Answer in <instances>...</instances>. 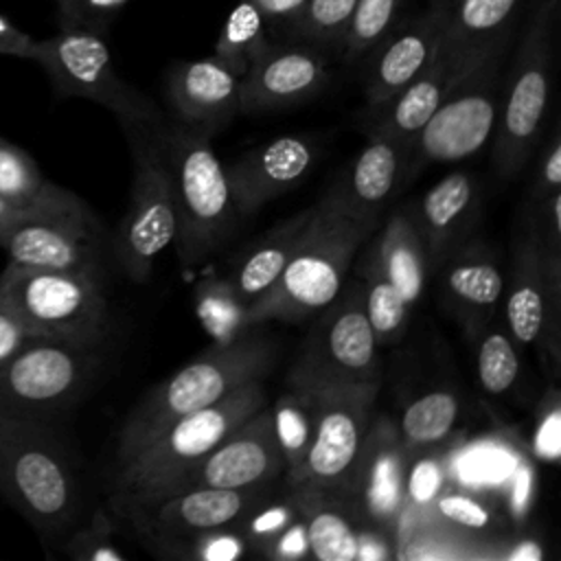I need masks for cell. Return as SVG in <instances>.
Instances as JSON below:
<instances>
[{"instance_id": "obj_1", "label": "cell", "mask_w": 561, "mask_h": 561, "mask_svg": "<svg viewBox=\"0 0 561 561\" xmlns=\"http://www.w3.org/2000/svg\"><path fill=\"white\" fill-rule=\"evenodd\" d=\"M267 405L263 379L184 414L123 458H114L110 513L134 522L160 500L180 493L193 469L250 414Z\"/></svg>"}, {"instance_id": "obj_2", "label": "cell", "mask_w": 561, "mask_h": 561, "mask_svg": "<svg viewBox=\"0 0 561 561\" xmlns=\"http://www.w3.org/2000/svg\"><path fill=\"white\" fill-rule=\"evenodd\" d=\"M379 219L351 210L333 186L316 206L276 283L248 307V324L300 322L320 313L340 294L351 263Z\"/></svg>"}, {"instance_id": "obj_3", "label": "cell", "mask_w": 561, "mask_h": 561, "mask_svg": "<svg viewBox=\"0 0 561 561\" xmlns=\"http://www.w3.org/2000/svg\"><path fill=\"white\" fill-rule=\"evenodd\" d=\"M259 327H248L230 342L213 344L151 388L121 425L114 458L131 454L175 419L208 408L237 388L263 379L276 362V344Z\"/></svg>"}, {"instance_id": "obj_4", "label": "cell", "mask_w": 561, "mask_h": 561, "mask_svg": "<svg viewBox=\"0 0 561 561\" xmlns=\"http://www.w3.org/2000/svg\"><path fill=\"white\" fill-rule=\"evenodd\" d=\"M0 495L46 541L75 526L81 486L46 419L0 414Z\"/></svg>"}, {"instance_id": "obj_5", "label": "cell", "mask_w": 561, "mask_h": 561, "mask_svg": "<svg viewBox=\"0 0 561 561\" xmlns=\"http://www.w3.org/2000/svg\"><path fill=\"white\" fill-rule=\"evenodd\" d=\"M153 134L169 171L178 237L175 248L184 265H195L217 252L234 232V210L226 169L221 167L210 138L162 118Z\"/></svg>"}, {"instance_id": "obj_6", "label": "cell", "mask_w": 561, "mask_h": 561, "mask_svg": "<svg viewBox=\"0 0 561 561\" xmlns=\"http://www.w3.org/2000/svg\"><path fill=\"white\" fill-rule=\"evenodd\" d=\"M0 302L15 313L28 337L103 346L110 333V307L96 272L7 263L0 272Z\"/></svg>"}, {"instance_id": "obj_7", "label": "cell", "mask_w": 561, "mask_h": 561, "mask_svg": "<svg viewBox=\"0 0 561 561\" xmlns=\"http://www.w3.org/2000/svg\"><path fill=\"white\" fill-rule=\"evenodd\" d=\"M557 0H541L513 57L502 85L493 140V167L502 180H513L533 158L550 103Z\"/></svg>"}, {"instance_id": "obj_8", "label": "cell", "mask_w": 561, "mask_h": 561, "mask_svg": "<svg viewBox=\"0 0 561 561\" xmlns=\"http://www.w3.org/2000/svg\"><path fill=\"white\" fill-rule=\"evenodd\" d=\"M153 125L121 123L131 153V188L129 206L118 224L114 256L134 283L149 280L153 263L178 237L171 180Z\"/></svg>"}, {"instance_id": "obj_9", "label": "cell", "mask_w": 561, "mask_h": 561, "mask_svg": "<svg viewBox=\"0 0 561 561\" xmlns=\"http://www.w3.org/2000/svg\"><path fill=\"white\" fill-rule=\"evenodd\" d=\"M504 48L465 72L405 149V178L432 162H456L478 153L495 131L502 99Z\"/></svg>"}, {"instance_id": "obj_10", "label": "cell", "mask_w": 561, "mask_h": 561, "mask_svg": "<svg viewBox=\"0 0 561 561\" xmlns=\"http://www.w3.org/2000/svg\"><path fill=\"white\" fill-rule=\"evenodd\" d=\"M33 61L44 68L59 99H88L118 123L153 125L164 118L149 96L118 77L103 33L61 26L53 37L37 39Z\"/></svg>"}, {"instance_id": "obj_11", "label": "cell", "mask_w": 561, "mask_h": 561, "mask_svg": "<svg viewBox=\"0 0 561 561\" xmlns=\"http://www.w3.org/2000/svg\"><path fill=\"white\" fill-rule=\"evenodd\" d=\"M101 224L88 204L68 188H53L35 202L0 239L7 263L31 270L96 272Z\"/></svg>"}, {"instance_id": "obj_12", "label": "cell", "mask_w": 561, "mask_h": 561, "mask_svg": "<svg viewBox=\"0 0 561 561\" xmlns=\"http://www.w3.org/2000/svg\"><path fill=\"white\" fill-rule=\"evenodd\" d=\"M300 346L287 386L320 388L381 381L379 344L364 311L362 283L355 278L329 302Z\"/></svg>"}, {"instance_id": "obj_13", "label": "cell", "mask_w": 561, "mask_h": 561, "mask_svg": "<svg viewBox=\"0 0 561 561\" xmlns=\"http://www.w3.org/2000/svg\"><path fill=\"white\" fill-rule=\"evenodd\" d=\"M101 346L28 337L0 368V414L46 419L75 403L101 368Z\"/></svg>"}, {"instance_id": "obj_14", "label": "cell", "mask_w": 561, "mask_h": 561, "mask_svg": "<svg viewBox=\"0 0 561 561\" xmlns=\"http://www.w3.org/2000/svg\"><path fill=\"white\" fill-rule=\"evenodd\" d=\"M379 388L381 381L313 388L318 392L316 436L300 469L285 478L287 489L313 486L348 495Z\"/></svg>"}, {"instance_id": "obj_15", "label": "cell", "mask_w": 561, "mask_h": 561, "mask_svg": "<svg viewBox=\"0 0 561 561\" xmlns=\"http://www.w3.org/2000/svg\"><path fill=\"white\" fill-rule=\"evenodd\" d=\"M272 489L274 482L241 489H186L160 500L131 524L145 539H151L158 550H162L164 546L197 533L234 528L248 511L272 497Z\"/></svg>"}, {"instance_id": "obj_16", "label": "cell", "mask_w": 561, "mask_h": 561, "mask_svg": "<svg viewBox=\"0 0 561 561\" xmlns=\"http://www.w3.org/2000/svg\"><path fill=\"white\" fill-rule=\"evenodd\" d=\"M285 478V458L274 436L270 405L241 421L186 478L182 491L197 486L241 489Z\"/></svg>"}, {"instance_id": "obj_17", "label": "cell", "mask_w": 561, "mask_h": 561, "mask_svg": "<svg viewBox=\"0 0 561 561\" xmlns=\"http://www.w3.org/2000/svg\"><path fill=\"white\" fill-rule=\"evenodd\" d=\"M329 81L324 55L309 44H270L241 77L239 114H263L316 96Z\"/></svg>"}, {"instance_id": "obj_18", "label": "cell", "mask_w": 561, "mask_h": 561, "mask_svg": "<svg viewBox=\"0 0 561 561\" xmlns=\"http://www.w3.org/2000/svg\"><path fill=\"white\" fill-rule=\"evenodd\" d=\"M408 465L410 451L401 440L397 423L388 416L373 419L348 489V497L364 522L383 530L401 515L408 504Z\"/></svg>"}, {"instance_id": "obj_19", "label": "cell", "mask_w": 561, "mask_h": 561, "mask_svg": "<svg viewBox=\"0 0 561 561\" xmlns=\"http://www.w3.org/2000/svg\"><path fill=\"white\" fill-rule=\"evenodd\" d=\"M316 145L305 136H276L243 153L226 169L234 210L254 215L265 204L291 191L316 164Z\"/></svg>"}, {"instance_id": "obj_20", "label": "cell", "mask_w": 561, "mask_h": 561, "mask_svg": "<svg viewBox=\"0 0 561 561\" xmlns=\"http://www.w3.org/2000/svg\"><path fill=\"white\" fill-rule=\"evenodd\" d=\"M239 85L241 77L213 55L175 64L167 75L173 121L213 138L239 114Z\"/></svg>"}, {"instance_id": "obj_21", "label": "cell", "mask_w": 561, "mask_h": 561, "mask_svg": "<svg viewBox=\"0 0 561 561\" xmlns=\"http://www.w3.org/2000/svg\"><path fill=\"white\" fill-rule=\"evenodd\" d=\"M445 26V11L427 7L425 13L394 26L386 39L368 53L364 77L366 112L381 107L434 59Z\"/></svg>"}, {"instance_id": "obj_22", "label": "cell", "mask_w": 561, "mask_h": 561, "mask_svg": "<svg viewBox=\"0 0 561 561\" xmlns=\"http://www.w3.org/2000/svg\"><path fill=\"white\" fill-rule=\"evenodd\" d=\"M440 287L467 333L493 320L504 296V274L495 250L480 237H469L440 265Z\"/></svg>"}, {"instance_id": "obj_23", "label": "cell", "mask_w": 561, "mask_h": 561, "mask_svg": "<svg viewBox=\"0 0 561 561\" xmlns=\"http://www.w3.org/2000/svg\"><path fill=\"white\" fill-rule=\"evenodd\" d=\"M478 213L476 182L465 171H451L438 180L419 202L410 215L423 237L430 272L471 237Z\"/></svg>"}, {"instance_id": "obj_24", "label": "cell", "mask_w": 561, "mask_h": 561, "mask_svg": "<svg viewBox=\"0 0 561 561\" xmlns=\"http://www.w3.org/2000/svg\"><path fill=\"white\" fill-rule=\"evenodd\" d=\"M517 7L519 0H451L438 48L456 81L486 55L506 46Z\"/></svg>"}, {"instance_id": "obj_25", "label": "cell", "mask_w": 561, "mask_h": 561, "mask_svg": "<svg viewBox=\"0 0 561 561\" xmlns=\"http://www.w3.org/2000/svg\"><path fill=\"white\" fill-rule=\"evenodd\" d=\"M546 248L526 217L513 237L508 278H504V322L513 340L522 346L539 342L546 313Z\"/></svg>"}, {"instance_id": "obj_26", "label": "cell", "mask_w": 561, "mask_h": 561, "mask_svg": "<svg viewBox=\"0 0 561 561\" xmlns=\"http://www.w3.org/2000/svg\"><path fill=\"white\" fill-rule=\"evenodd\" d=\"M296 511L305 524L313 559L355 561L364 517L344 493L313 486L289 489Z\"/></svg>"}, {"instance_id": "obj_27", "label": "cell", "mask_w": 561, "mask_h": 561, "mask_svg": "<svg viewBox=\"0 0 561 561\" xmlns=\"http://www.w3.org/2000/svg\"><path fill=\"white\" fill-rule=\"evenodd\" d=\"M454 83L451 66L438 48L421 75H416L381 107L366 112V134L390 136L408 149Z\"/></svg>"}, {"instance_id": "obj_28", "label": "cell", "mask_w": 561, "mask_h": 561, "mask_svg": "<svg viewBox=\"0 0 561 561\" xmlns=\"http://www.w3.org/2000/svg\"><path fill=\"white\" fill-rule=\"evenodd\" d=\"M366 138L368 142L337 188L351 210L381 219L386 202L405 180V145L383 134H366Z\"/></svg>"}, {"instance_id": "obj_29", "label": "cell", "mask_w": 561, "mask_h": 561, "mask_svg": "<svg viewBox=\"0 0 561 561\" xmlns=\"http://www.w3.org/2000/svg\"><path fill=\"white\" fill-rule=\"evenodd\" d=\"M370 250L375 252L383 274L399 289L403 300L414 307L423 296L430 276V261L410 208L390 213L381 232L370 243Z\"/></svg>"}, {"instance_id": "obj_30", "label": "cell", "mask_w": 561, "mask_h": 561, "mask_svg": "<svg viewBox=\"0 0 561 561\" xmlns=\"http://www.w3.org/2000/svg\"><path fill=\"white\" fill-rule=\"evenodd\" d=\"M311 217V208H305L298 215H291L267 234H263L252 248H248L237 261L230 276H226L237 291V296L250 307L261 298L285 270L300 232L305 230Z\"/></svg>"}, {"instance_id": "obj_31", "label": "cell", "mask_w": 561, "mask_h": 561, "mask_svg": "<svg viewBox=\"0 0 561 561\" xmlns=\"http://www.w3.org/2000/svg\"><path fill=\"white\" fill-rule=\"evenodd\" d=\"M272 427L285 458V478L296 473L307 458L318 423V392L289 386L272 405ZM283 478V480H285Z\"/></svg>"}, {"instance_id": "obj_32", "label": "cell", "mask_w": 561, "mask_h": 561, "mask_svg": "<svg viewBox=\"0 0 561 561\" xmlns=\"http://www.w3.org/2000/svg\"><path fill=\"white\" fill-rule=\"evenodd\" d=\"M359 283L364 311L379 346L397 342L410 320L412 307L403 300L399 289L383 274L375 252L368 248L359 263Z\"/></svg>"}, {"instance_id": "obj_33", "label": "cell", "mask_w": 561, "mask_h": 561, "mask_svg": "<svg viewBox=\"0 0 561 561\" xmlns=\"http://www.w3.org/2000/svg\"><path fill=\"white\" fill-rule=\"evenodd\" d=\"M460 416V399L449 388H434L412 399L399 421V434L410 454L443 443Z\"/></svg>"}, {"instance_id": "obj_34", "label": "cell", "mask_w": 561, "mask_h": 561, "mask_svg": "<svg viewBox=\"0 0 561 561\" xmlns=\"http://www.w3.org/2000/svg\"><path fill=\"white\" fill-rule=\"evenodd\" d=\"M265 24L267 20L250 0H239L221 24L213 57L237 77H243L252 61L272 44Z\"/></svg>"}, {"instance_id": "obj_35", "label": "cell", "mask_w": 561, "mask_h": 561, "mask_svg": "<svg viewBox=\"0 0 561 561\" xmlns=\"http://www.w3.org/2000/svg\"><path fill=\"white\" fill-rule=\"evenodd\" d=\"M476 337V373L480 388L489 397L508 394L522 370L519 344L513 340L506 327L489 320L471 331Z\"/></svg>"}, {"instance_id": "obj_36", "label": "cell", "mask_w": 561, "mask_h": 561, "mask_svg": "<svg viewBox=\"0 0 561 561\" xmlns=\"http://www.w3.org/2000/svg\"><path fill=\"white\" fill-rule=\"evenodd\" d=\"M193 307L213 344L230 342L250 327L248 305L237 296L228 278H202L193 289Z\"/></svg>"}, {"instance_id": "obj_37", "label": "cell", "mask_w": 561, "mask_h": 561, "mask_svg": "<svg viewBox=\"0 0 561 561\" xmlns=\"http://www.w3.org/2000/svg\"><path fill=\"white\" fill-rule=\"evenodd\" d=\"M401 0H355L340 50L346 61H359L397 26Z\"/></svg>"}, {"instance_id": "obj_38", "label": "cell", "mask_w": 561, "mask_h": 561, "mask_svg": "<svg viewBox=\"0 0 561 561\" xmlns=\"http://www.w3.org/2000/svg\"><path fill=\"white\" fill-rule=\"evenodd\" d=\"M116 524L107 508H96L81 526H72L61 539L59 550L72 561H125V552L114 541Z\"/></svg>"}, {"instance_id": "obj_39", "label": "cell", "mask_w": 561, "mask_h": 561, "mask_svg": "<svg viewBox=\"0 0 561 561\" xmlns=\"http://www.w3.org/2000/svg\"><path fill=\"white\" fill-rule=\"evenodd\" d=\"M355 0H307L291 33L298 42L309 46H335L344 37Z\"/></svg>"}, {"instance_id": "obj_40", "label": "cell", "mask_w": 561, "mask_h": 561, "mask_svg": "<svg viewBox=\"0 0 561 561\" xmlns=\"http://www.w3.org/2000/svg\"><path fill=\"white\" fill-rule=\"evenodd\" d=\"M50 186L53 182L42 175L31 153L0 136V195L18 204H33Z\"/></svg>"}, {"instance_id": "obj_41", "label": "cell", "mask_w": 561, "mask_h": 561, "mask_svg": "<svg viewBox=\"0 0 561 561\" xmlns=\"http://www.w3.org/2000/svg\"><path fill=\"white\" fill-rule=\"evenodd\" d=\"M434 511L458 530L467 533H493L497 528L495 511L482 502L478 495H471L460 489H447L434 497Z\"/></svg>"}, {"instance_id": "obj_42", "label": "cell", "mask_w": 561, "mask_h": 561, "mask_svg": "<svg viewBox=\"0 0 561 561\" xmlns=\"http://www.w3.org/2000/svg\"><path fill=\"white\" fill-rule=\"evenodd\" d=\"M296 517H298L296 504H294L291 495L287 493V497L280 502H272V497H270V500L256 504L252 511H248L239 519V524L234 528L245 537L248 543L256 546L263 552V548L280 530H285Z\"/></svg>"}, {"instance_id": "obj_43", "label": "cell", "mask_w": 561, "mask_h": 561, "mask_svg": "<svg viewBox=\"0 0 561 561\" xmlns=\"http://www.w3.org/2000/svg\"><path fill=\"white\" fill-rule=\"evenodd\" d=\"M129 0H70L59 9L61 26H77L105 33L107 24Z\"/></svg>"}, {"instance_id": "obj_44", "label": "cell", "mask_w": 561, "mask_h": 561, "mask_svg": "<svg viewBox=\"0 0 561 561\" xmlns=\"http://www.w3.org/2000/svg\"><path fill=\"white\" fill-rule=\"evenodd\" d=\"M445 467L438 458H419L412 467L408 465L405 476V502L416 506L432 504L443 489Z\"/></svg>"}, {"instance_id": "obj_45", "label": "cell", "mask_w": 561, "mask_h": 561, "mask_svg": "<svg viewBox=\"0 0 561 561\" xmlns=\"http://www.w3.org/2000/svg\"><path fill=\"white\" fill-rule=\"evenodd\" d=\"M561 191V136H559V125L552 127L550 138L543 145L533 188H530V204H537L552 193Z\"/></svg>"}, {"instance_id": "obj_46", "label": "cell", "mask_w": 561, "mask_h": 561, "mask_svg": "<svg viewBox=\"0 0 561 561\" xmlns=\"http://www.w3.org/2000/svg\"><path fill=\"white\" fill-rule=\"evenodd\" d=\"M263 554H267L272 559H307V557H311L307 530H305L300 515L263 548Z\"/></svg>"}, {"instance_id": "obj_47", "label": "cell", "mask_w": 561, "mask_h": 561, "mask_svg": "<svg viewBox=\"0 0 561 561\" xmlns=\"http://www.w3.org/2000/svg\"><path fill=\"white\" fill-rule=\"evenodd\" d=\"M559 401L552 390V401L543 405V416L535 430V451L543 460H554L559 456Z\"/></svg>"}, {"instance_id": "obj_48", "label": "cell", "mask_w": 561, "mask_h": 561, "mask_svg": "<svg viewBox=\"0 0 561 561\" xmlns=\"http://www.w3.org/2000/svg\"><path fill=\"white\" fill-rule=\"evenodd\" d=\"M37 39L22 31L13 20L0 13V55L18 57V59H35Z\"/></svg>"}, {"instance_id": "obj_49", "label": "cell", "mask_w": 561, "mask_h": 561, "mask_svg": "<svg viewBox=\"0 0 561 561\" xmlns=\"http://www.w3.org/2000/svg\"><path fill=\"white\" fill-rule=\"evenodd\" d=\"M28 333L15 313L0 302V368L26 344Z\"/></svg>"}, {"instance_id": "obj_50", "label": "cell", "mask_w": 561, "mask_h": 561, "mask_svg": "<svg viewBox=\"0 0 561 561\" xmlns=\"http://www.w3.org/2000/svg\"><path fill=\"white\" fill-rule=\"evenodd\" d=\"M267 22H287L289 26L298 20L307 0H250Z\"/></svg>"}, {"instance_id": "obj_51", "label": "cell", "mask_w": 561, "mask_h": 561, "mask_svg": "<svg viewBox=\"0 0 561 561\" xmlns=\"http://www.w3.org/2000/svg\"><path fill=\"white\" fill-rule=\"evenodd\" d=\"M390 557L386 535L379 528H362L359 539H357V552L355 561H375V559H386Z\"/></svg>"}, {"instance_id": "obj_52", "label": "cell", "mask_w": 561, "mask_h": 561, "mask_svg": "<svg viewBox=\"0 0 561 561\" xmlns=\"http://www.w3.org/2000/svg\"><path fill=\"white\" fill-rule=\"evenodd\" d=\"M500 557L511 559V561H537L543 557V550L535 539H519L508 550H504Z\"/></svg>"}, {"instance_id": "obj_53", "label": "cell", "mask_w": 561, "mask_h": 561, "mask_svg": "<svg viewBox=\"0 0 561 561\" xmlns=\"http://www.w3.org/2000/svg\"><path fill=\"white\" fill-rule=\"evenodd\" d=\"M53 188V186H50ZM42 199V197H39ZM37 199V202H39ZM35 204V202H33ZM33 204H18V202H11L7 197L0 195V239L4 237V232L33 206Z\"/></svg>"}, {"instance_id": "obj_54", "label": "cell", "mask_w": 561, "mask_h": 561, "mask_svg": "<svg viewBox=\"0 0 561 561\" xmlns=\"http://www.w3.org/2000/svg\"><path fill=\"white\" fill-rule=\"evenodd\" d=\"M427 2H430L427 7L438 9V11H447V9H449V4H451V0H427Z\"/></svg>"}, {"instance_id": "obj_55", "label": "cell", "mask_w": 561, "mask_h": 561, "mask_svg": "<svg viewBox=\"0 0 561 561\" xmlns=\"http://www.w3.org/2000/svg\"><path fill=\"white\" fill-rule=\"evenodd\" d=\"M55 2H57V7H59V9H61V7H66V4H68V2H70V0H55Z\"/></svg>"}]
</instances>
